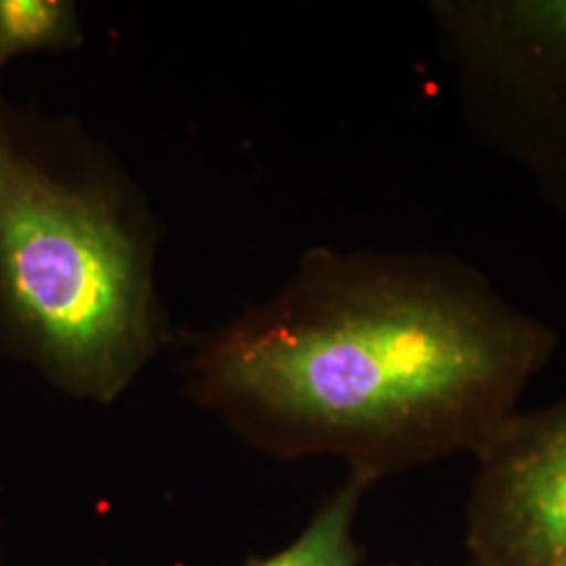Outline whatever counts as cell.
<instances>
[{
  "mask_svg": "<svg viewBox=\"0 0 566 566\" xmlns=\"http://www.w3.org/2000/svg\"><path fill=\"white\" fill-rule=\"evenodd\" d=\"M468 130L566 221V0H432Z\"/></svg>",
  "mask_w": 566,
  "mask_h": 566,
  "instance_id": "3",
  "label": "cell"
},
{
  "mask_svg": "<svg viewBox=\"0 0 566 566\" xmlns=\"http://www.w3.org/2000/svg\"><path fill=\"white\" fill-rule=\"evenodd\" d=\"M163 227L81 122L0 97V355L112 397L170 338Z\"/></svg>",
  "mask_w": 566,
  "mask_h": 566,
  "instance_id": "2",
  "label": "cell"
},
{
  "mask_svg": "<svg viewBox=\"0 0 566 566\" xmlns=\"http://www.w3.org/2000/svg\"><path fill=\"white\" fill-rule=\"evenodd\" d=\"M357 495L359 479L344 486L294 546L259 566H350L348 526Z\"/></svg>",
  "mask_w": 566,
  "mask_h": 566,
  "instance_id": "6",
  "label": "cell"
},
{
  "mask_svg": "<svg viewBox=\"0 0 566 566\" xmlns=\"http://www.w3.org/2000/svg\"><path fill=\"white\" fill-rule=\"evenodd\" d=\"M82 42L84 25L74 0H0V81L21 55L70 53Z\"/></svg>",
  "mask_w": 566,
  "mask_h": 566,
  "instance_id": "5",
  "label": "cell"
},
{
  "mask_svg": "<svg viewBox=\"0 0 566 566\" xmlns=\"http://www.w3.org/2000/svg\"><path fill=\"white\" fill-rule=\"evenodd\" d=\"M556 343L460 256L315 245L203 336L196 371L206 397L298 439L420 451L486 443Z\"/></svg>",
  "mask_w": 566,
  "mask_h": 566,
  "instance_id": "1",
  "label": "cell"
},
{
  "mask_svg": "<svg viewBox=\"0 0 566 566\" xmlns=\"http://www.w3.org/2000/svg\"><path fill=\"white\" fill-rule=\"evenodd\" d=\"M485 446L495 535L516 566H566V403L506 422Z\"/></svg>",
  "mask_w": 566,
  "mask_h": 566,
  "instance_id": "4",
  "label": "cell"
}]
</instances>
